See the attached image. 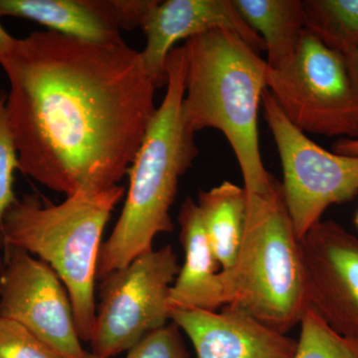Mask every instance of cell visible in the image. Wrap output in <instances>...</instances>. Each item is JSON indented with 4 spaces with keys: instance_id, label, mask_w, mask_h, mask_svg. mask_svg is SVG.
Returning <instances> with one entry per match:
<instances>
[{
    "instance_id": "1",
    "label": "cell",
    "mask_w": 358,
    "mask_h": 358,
    "mask_svg": "<svg viewBox=\"0 0 358 358\" xmlns=\"http://www.w3.org/2000/svg\"><path fill=\"white\" fill-rule=\"evenodd\" d=\"M0 65L21 173L66 197L117 185L157 109L141 52L48 30L16 39Z\"/></svg>"
},
{
    "instance_id": "2",
    "label": "cell",
    "mask_w": 358,
    "mask_h": 358,
    "mask_svg": "<svg viewBox=\"0 0 358 358\" xmlns=\"http://www.w3.org/2000/svg\"><path fill=\"white\" fill-rule=\"evenodd\" d=\"M186 67L185 46L176 47L166 58V95L128 171L129 187L121 216L101 246L96 265L100 281L152 251L157 234L173 230L169 211L179 178L199 154L195 134L183 122Z\"/></svg>"
},
{
    "instance_id": "3",
    "label": "cell",
    "mask_w": 358,
    "mask_h": 358,
    "mask_svg": "<svg viewBox=\"0 0 358 358\" xmlns=\"http://www.w3.org/2000/svg\"><path fill=\"white\" fill-rule=\"evenodd\" d=\"M182 117L192 133L221 131L229 143L246 190L272 180L259 145L258 115L267 90L268 65L241 37L214 29L186 40Z\"/></svg>"
},
{
    "instance_id": "4",
    "label": "cell",
    "mask_w": 358,
    "mask_h": 358,
    "mask_svg": "<svg viewBox=\"0 0 358 358\" xmlns=\"http://www.w3.org/2000/svg\"><path fill=\"white\" fill-rule=\"evenodd\" d=\"M124 192L117 185L76 193L59 204H44L37 195H24L7 209L0 224L6 248L38 256L65 285L81 341L92 339L103 232Z\"/></svg>"
},
{
    "instance_id": "5",
    "label": "cell",
    "mask_w": 358,
    "mask_h": 358,
    "mask_svg": "<svg viewBox=\"0 0 358 358\" xmlns=\"http://www.w3.org/2000/svg\"><path fill=\"white\" fill-rule=\"evenodd\" d=\"M246 222L236 263L218 274L223 307L242 308L287 334L310 307L300 241L281 182L273 178L266 187L246 190Z\"/></svg>"
},
{
    "instance_id": "6",
    "label": "cell",
    "mask_w": 358,
    "mask_h": 358,
    "mask_svg": "<svg viewBox=\"0 0 358 358\" xmlns=\"http://www.w3.org/2000/svg\"><path fill=\"white\" fill-rule=\"evenodd\" d=\"M266 83L282 114L303 134L358 138V95L345 56L308 30L288 65L268 67Z\"/></svg>"
},
{
    "instance_id": "7",
    "label": "cell",
    "mask_w": 358,
    "mask_h": 358,
    "mask_svg": "<svg viewBox=\"0 0 358 358\" xmlns=\"http://www.w3.org/2000/svg\"><path fill=\"white\" fill-rule=\"evenodd\" d=\"M179 270L178 256L166 245L103 279L90 341L93 353L115 357L171 322L169 293Z\"/></svg>"
},
{
    "instance_id": "8",
    "label": "cell",
    "mask_w": 358,
    "mask_h": 358,
    "mask_svg": "<svg viewBox=\"0 0 358 358\" xmlns=\"http://www.w3.org/2000/svg\"><path fill=\"white\" fill-rule=\"evenodd\" d=\"M262 106L281 159L285 201L300 241L331 205L357 196L358 157L331 152L313 143L282 114L268 89Z\"/></svg>"
},
{
    "instance_id": "9",
    "label": "cell",
    "mask_w": 358,
    "mask_h": 358,
    "mask_svg": "<svg viewBox=\"0 0 358 358\" xmlns=\"http://www.w3.org/2000/svg\"><path fill=\"white\" fill-rule=\"evenodd\" d=\"M7 252L0 317L20 322L61 358H85L65 285L31 254L16 248Z\"/></svg>"
},
{
    "instance_id": "10",
    "label": "cell",
    "mask_w": 358,
    "mask_h": 358,
    "mask_svg": "<svg viewBox=\"0 0 358 358\" xmlns=\"http://www.w3.org/2000/svg\"><path fill=\"white\" fill-rule=\"evenodd\" d=\"M300 246L308 305L336 333L358 341V238L320 220Z\"/></svg>"
},
{
    "instance_id": "11",
    "label": "cell",
    "mask_w": 358,
    "mask_h": 358,
    "mask_svg": "<svg viewBox=\"0 0 358 358\" xmlns=\"http://www.w3.org/2000/svg\"><path fill=\"white\" fill-rule=\"evenodd\" d=\"M141 29L147 36L141 60L157 88L166 85V58L180 40L226 29L241 37L257 53L266 51L263 39L244 20L233 0L157 1Z\"/></svg>"
},
{
    "instance_id": "12",
    "label": "cell",
    "mask_w": 358,
    "mask_h": 358,
    "mask_svg": "<svg viewBox=\"0 0 358 358\" xmlns=\"http://www.w3.org/2000/svg\"><path fill=\"white\" fill-rule=\"evenodd\" d=\"M169 319L192 341L197 358H294L298 341L242 308H171Z\"/></svg>"
},
{
    "instance_id": "13",
    "label": "cell",
    "mask_w": 358,
    "mask_h": 358,
    "mask_svg": "<svg viewBox=\"0 0 358 358\" xmlns=\"http://www.w3.org/2000/svg\"><path fill=\"white\" fill-rule=\"evenodd\" d=\"M185 260L169 293V307L217 310L223 307L219 263L205 232L199 204L187 197L179 210Z\"/></svg>"
},
{
    "instance_id": "14",
    "label": "cell",
    "mask_w": 358,
    "mask_h": 358,
    "mask_svg": "<svg viewBox=\"0 0 358 358\" xmlns=\"http://www.w3.org/2000/svg\"><path fill=\"white\" fill-rule=\"evenodd\" d=\"M35 21L72 38L90 43L124 42L108 0H0V17Z\"/></svg>"
},
{
    "instance_id": "15",
    "label": "cell",
    "mask_w": 358,
    "mask_h": 358,
    "mask_svg": "<svg viewBox=\"0 0 358 358\" xmlns=\"http://www.w3.org/2000/svg\"><path fill=\"white\" fill-rule=\"evenodd\" d=\"M252 29L265 43L268 69L279 70L293 60L305 34L301 0H233Z\"/></svg>"
},
{
    "instance_id": "16",
    "label": "cell",
    "mask_w": 358,
    "mask_h": 358,
    "mask_svg": "<svg viewBox=\"0 0 358 358\" xmlns=\"http://www.w3.org/2000/svg\"><path fill=\"white\" fill-rule=\"evenodd\" d=\"M199 204L205 232L221 271L236 263L246 222L244 187L224 181L210 190H199Z\"/></svg>"
},
{
    "instance_id": "17",
    "label": "cell",
    "mask_w": 358,
    "mask_h": 358,
    "mask_svg": "<svg viewBox=\"0 0 358 358\" xmlns=\"http://www.w3.org/2000/svg\"><path fill=\"white\" fill-rule=\"evenodd\" d=\"M306 27L343 56L358 49V0H305Z\"/></svg>"
},
{
    "instance_id": "18",
    "label": "cell",
    "mask_w": 358,
    "mask_h": 358,
    "mask_svg": "<svg viewBox=\"0 0 358 358\" xmlns=\"http://www.w3.org/2000/svg\"><path fill=\"white\" fill-rule=\"evenodd\" d=\"M294 358H358V341L336 333L312 307L301 320Z\"/></svg>"
},
{
    "instance_id": "19",
    "label": "cell",
    "mask_w": 358,
    "mask_h": 358,
    "mask_svg": "<svg viewBox=\"0 0 358 358\" xmlns=\"http://www.w3.org/2000/svg\"><path fill=\"white\" fill-rule=\"evenodd\" d=\"M6 94L0 91V224L7 209L17 200L13 192L14 171L18 169V155L6 113ZM3 246L0 233V247Z\"/></svg>"
},
{
    "instance_id": "20",
    "label": "cell",
    "mask_w": 358,
    "mask_h": 358,
    "mask_svg": "<svg viewBox=\"0 0 358 358\" xmlns=\"http://www.w3.org/2000/svg\"><path fill=\"white\" fill-rule=\"evenodd\" d=\"M0 358H61L29 329L0 317Z\"/></svg>"
},
{
    "instance_id": "21",
    "label": "cell",
    "mask_w": 358,
    "mask_h": 358,
    "mask_svg": "<svg viewBox=\"0 0 358 358\" xmlns=\"http://www.w3.org/2000/svg\"><path fill=\"white\" fill-rule=\"evenodd\" d=\"M180 331L171 320L145 334L128 350L127 358H189Z\"/></svg>"
},
{
    "instance_id": "22",
    "label": "cell",
    "mask_w": 358,
    "mask_h": 358,
    "mask_svg": "<svg viewBox=\"0 0 358 358\" xmlns=\"http://www.w3.org/2000/svg\"><path fill=\"white\" fill-rule=\"evenodd\" d=\"M108 2L119 29L131 30L143 27L157 0H108Z\"/></svg>"
},
{
    "instance_id": "23",
    "label": "cell",
    "mask_w": 358,
    "mask_h": 358,
    "mask_svg": "<svg viewBox=\"0 0 358 358\" xmlns=\"http://www.w3.org/2000/svg\"><path fill=\"white\" fill-rule=\"evenodd\" d=\"M333 150L336 154L358 157V138L357 140L339 138L336 143H334Z\"/></svg>"
},
{
    "instance_id": "24",
    "label": "cell",
    "mask_w": 358,
    "mask_h": 358,
    "mask_svg": "<svg viewBox=\"0 0 358 358\" xmlns=\"http://www.w3.org/2000/svg\"><path fill=\"white\" fill-rule=\"evenodd\" d=\"M348 73L358 95V49L345 56Z\"/></svg>"
},
{
    "instance_id": "25",
    "label": "cell",
    "mask_w": 358,
    "mask_h": 358,
    "mask_svg": "<svg viewBox=\"0 0 358 358\" xmlns=\"http://www.w3.org/2000/svg\"><path fill=\"white\" fill-rule=\"evenodd\" d=\"M16 39L11 36L8 32L4 29L3 26L0 24V60L6 57L9 52L13 50L15 45Z\"/></svg>"
},
{
    "instance_id": "26",
    "label": "cell",
    "mask_w": 358,
    "mask_h": 358,
    "mask_svg": "<svg viewBox=\"0 0 358 358\" xmlns=\"http://www.w3.org/2000/svg\"><path fill=\"white\" fill-rule=\"evenodd\" d=\"M6 262L2 260L0 256V294H1L2 286H3L4 275H6Z\"/></svg>"
},
{
    "instance_id": "27",
    "label": "cell",
    "mask_w": 358,
    "mask_h": 358,
    "mask_svg": "<svg viewBox=\"0 0 358 358\" xmlns=\"http://www.w3.org/2000/svg\"><path fill=\"white\" fill-rule=\"evenodd\" d=\"M85 358H106L103 357H100V355H96L95 353L93 352H87L86 357Z\"/></svg>"
},
{
    "instance_id": "28",
    "label": "cell",
    "mask_w": 358,
    "mask_h": 358,
    "mask_svg": "<svg viewBox=\"0 0 358 358\" xmlns=\"http://www.w3.org/2000/svg\"><path fill=\"white\" fill-rule=\"evenodd\" d=\"M355 223L357 224V226L358 227V211H357V215H355Z\"/></svg>"
}]
</instances>
